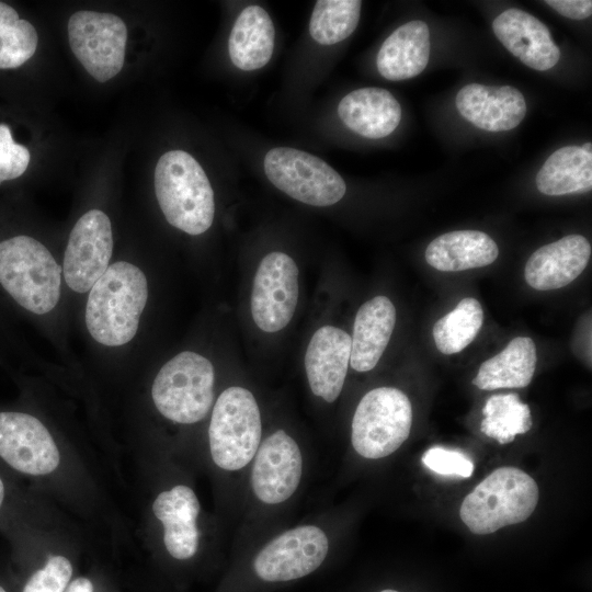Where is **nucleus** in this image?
<instances>
[{
  "mask_svg": "<svg viewBox=\"0 0 592 592\" xmlns=\"http://www.w3.org/2000/svg\"><path fill=\"white\" fill-rule=\"evenodd\" d=\"M148 298V283L136 265L117 261L91 287L86 326L106 346H121L136 334Z\"/></svg>",
  "mask_w": 592,
  "mask_h": 592,
  "instance_id": "f257e3e1",
  "label": "nucleus"
},
{
  "mask_svg": "<svg viewBox=\"0 0 592 592\" xmlns=\"http://www.w3.org/2000/svg\"><path fill=\"white\" fill-rule=\"evenodd\" d=\"M155 192L171 226L189 235H201L212 226L214 192L203 168L190 153L171 150L159 158Z\"/></svg>",
  "mask_w": 592,
  "mask_h": 592,
  "instance_id": "f03ea898",
  "label": "nucleus"
},
{
  "mask_svg": "<svg viewBox=\"0 0 592 592\" xmlns=\"http://www.w3.org/2000/svg\"><path fill=\"white\" fill-rule=\"evenodd\" d=\"M538 497L537 483L530 475L516 467H500L465 497L459 516L474 534H491L527 520Z\"/></svg>",
  "mask_w": 592,
  "mask_h": 592,
  "instance_id": "7ed1b4c3",
  "label": "nucleus"
},
{
  "mask_svg": "<svg viewBox=\"0 0 592 592\" xmlns=\"http://www.w3.org/2000/svg\"><path fill=\"white\" fill-rule=\"evenodd\" d=\"M61 267L36 239L20 235L0 242V284L26 310L44 315L59 301Z\"/></svg>",
  "mask_w": 592,
  "mask_h": 592,
  "instance_id": "20e7f679",
  "label": "nucleus"
},
{
  "mask_svg": "<svg viewBox=\"0 0 592 592\" xmlns=\"http://www.w3.org/2000/svg\"><path fill=\"white\" fill-rule=\"evenodd\" d=\"M214 464L237 471L252 462L262 441V421L253 394L241 386L226 388L217 398L208 428Z\"/></svg>",
  "mask_w": 592,
  "mask_h": 592,
  "instance_id": "39448f33",
  "label": "nucleus"
},
{
  "mask_svg": "<svg viewBox=\"0 0 592 592\" xmlns=\"http://www.w3.org/2000/svg\"><path fill=\"white\" fill-rule=\"evenodd\" d=\"M215 371L205 356L183 351L170 358L156 375L151 396L168 420L192 424L203 420L214 402Z\"/></svg>",
  "mask_w": 592,
  "mask_h": 592,
  "instance_id": "423d86ee",
  "label": "nucleus"
},
{
  "mask_svg": "<svg viewBox=\"0 0 592 592\" xmlns=\"http://www.w3.org/2000/svg\"><path fill=\"white\" fill-rule=\"evenodd\" d=\"M412 406L407 395L395 387H378L360 400L351 425L355 452L367 459L395 453L408 439Z\"/></svg>",
  "mask_w": 592,
  "mask_h": 592,
  "instance_id": "0eeeda50",
  "label": "nucleus"
},
{
  "mask_svg": "<svg viewBox=\"0 0 592 592\" xmlns=\"http://www.w3.org/2000/svg\"><path fill=\"white\" fill-rule=\"evenodd\" d=\"M263 168L275 187L307 205H333L346 191L342 177L327 162L295 148L271 149L264 157Z\"/></svg>",
  "mask_w": 592,
  "mask_h": 592,
  "instance_id": "6e6552de",
  "label": "nucleus"
},
{
  "mask_svg": "<svg viewBox=\"0 0 592 592\" xmlns=\"http://www.w3.org/2000/svg\"><path fill=\"white\" fill-rule=\"evenodd\" d=\"M72 53L99 82H106L123 68L127 27L115 14L78 11L68 22Z\"/></svg>",
  "mask_w": 592,
  "mask_h": 592,
  "instance_id": "1a4fd4ad",
  "label": "nucleus"
},
{
  "mask_svg": "<svg viewBox=\"0 0 592 592\" xmlns=\"http://www.w3.org/2000/svg\"><path fill=\"white\" fill-rule=\"evenodd\" d=\"M298 293L295 261L281 251L267 253L258 265L250 297L257 327L267 333L284 329L294 317Z\"/></svg>",
  "mask_w": 592,
  "mask_h": 592,
  "instance_id": "9d476101",
  "label": "nucleus"
},
{
  "mask_svg": "<svg viewBox=\"0 0 592 592\" xmlns=\"http://www.w3.org/2000/svg\"><path fill=\"white\" fill-rule=\"evenodd\" d=\"M329 551V538L316 525H300L283 532L257 554L253 569L266 582H284L318 569Z\"/></svg>",
  "mask_w": 592,
  "mask_h": 592,
  "instance_id": "9b49d317",
  "label": "nucleus"
},
{
  "mask_svg": "<svg viewBox=\"0 0 592 592\" xmlns=\"http://www.w3.org/2000/svg\"><path fill=\"white\" fill-rule=\"evenodd\" d=\"M113 251L110 218L100 209L83 214L70 231L62 272L67 285L87 293L107 270Z\"/></svg>",
  "mask_w": 592,
  "mask_h": 592,
  "instance_id": "f8f14e48",
  "label": "nucleus"
},
{
  "mask_svg": "<svg viewBox=\"0 0 592 592\" xmlns=\"http://www.w3.org/2000/svg\"><path fill=\"white\" fill-rule=\"evenodd\" d=\"M304 469L298 443L280 429L267 435L252 459L250 486L254 497L267 505L286 502L297 491Z\"/></svg>",
  "mask_w": 592,
  "mask_h": 592,
  "instance_id": "ddd939ff",
  "label": "nucleus"
},
{
  "mask_svg": "<svg viewBox=\"0 0 592 592\" xmlns=\"http://www.w3.org/2000/svg\"><path fill=\"white\" fill-rule=\"evenodd\" d=\"M0 457L34 476L49 474L59 465V452L48 430L23 412H0Z\"/></svg>",
  "mask_w": 592,
  "mask_h": 592,
  "instance_id": "4468645a",
  "label": "nucleus"
},
{
  "mask_svg": "<svg viewBox=\"0 0 592 592\" xmlns=\"http://www.w3.org/2000/svg\"><path fill=\"white\" fill-rule=\"evenodd\" d=\"M351 355V337L334 326H322L311 337L305 353V371L311 392L333 402L340 396Z\"/></svg>",
  "mask_w": 592,
  "mask_h": 592,
  "instance_id": "2eb2a0df",
  "label": "nucleus"
},
{
  "mask_svg": "<svg viewBox=\"0 0 592 592\" xmlns=\"http://www.w3.org/2000/svg\"><path fill=\"white\" fill-rule=\"evenodd\" d=\"M492 30L501 44L527 67L545 71L560 58L548 27L534 15L516 8L500 13Z\"/></svg>",
  "mask_w": 592,
  "mask_h": 592,
  "instance_id": "dca6fc26",
  "label": "nucleus"
},
{
  "mask_svg": "<svg viewBox=\"0 0 592 592\" xmlns=\"http://www.w3.org/2000/svg\"><path fill=\"white\" fill-rule=\"evenodd\" d=\"M455 103L465 119L488 132L513 129L526 114L523 94L510 86L469 83L458 91Z\"/></svg>",
  "mask_w": 592,
  "mask_h": 592,
  "instance_id": "f3484780",
  "label": "nucleus"
},
{
  "mask_svg": "<svg viewBox=\"0 0 592 592\" xmlns=\"http://www.w3.org/2000/svg\"><path fill=\"white\" fill-rule=\"evenodd\" d=\"M590 257L591 244L585 237L565 236L531 254L525 264V281L537 291L561 288L584 271Z\"/></svg>",
  "mask_w": 592,
  "mask_h": 592,
  "instance_id": "a211bd4d",
  "label": "nucleus"
},
{
  "mask_svg": "<svg viewBox=\"0 0 592 592\" xmlns=\"http://www.w3.org/2000/svg\"><path fill=\"white\" fill-rule=\"evenodd\" d=\"M200 508L195 492L184 485L162 491L153 501L152 511L163 525L164 546L175 559H189L197 551Z\"/></svg>",
  "mask_w": 592,
  "mask_h": 592,
  "instance_id": "6ab92c4d",
  "label": "nucleus"
},
{
  "mask_svg": "<svg viewBox=\"0 0 592 592\" xmlns=\"http://www.w3.org/2000/svg\"><path fill=\"white\" fill-rule=\"evenodd\" d=\"M396 323L391 300L378 295L357 310L351 338L350 365L356 372L373 369L386 350Z\"/></svg>",
  "mask_w": 592,
  "mask_h": 592,
  "instance_id": "aec40b11",
  "label": "nucleus"
},
{
  "mask_svg": "<svg viewBox=\"0 0 592 592\" xmlns=\"http://www.w3.org/2000/svg\"><path fill=\"white\" fill-rule=\"evenodd\" d=\"M338 114L349 129L378 139L399 125L401 106L389 91L369 87L348 93L339 103Z\"/></svg>",
  "mask_w": 592,
  "mask_h": 592,
  "instance_id": "412c9836",
  "label": "nucleus"
},
{
  "mask_svg": "<svg viewBox=\"0 0 592 592\" xmlns=\"http://www.w3.org/2000/svg\"><path fill=\"white\" fill-rule=\"evenodd\" d=\"M430 30L423 21H410L395 30L383 43L377 57L378 72L400 81L421 73L430 59Z\"/></svg>",
  "mask_w": 592,
  "mask_h": 592,
  "instance_id": "4be33fe9",
  "label": "nucleus"
},
{
  "mask_svg": "<svg viewBox=\"0 0 592 592\" xmlns=\"http://www.w3.org/2000/svg\"><path fill=\"white\" fill-rule=\"evenodd\" d=\"M499 254L497 243L478 230H457L432 240L425 250V260L442 272H458L487 266Z\"/></svg>",
  "mask_w": 592,
  "mask_h": 592,
  "instance_id": "5701e85b",
  "label": "nucleus"
},
{
  "mask_svg": "<svg viewBox=\"0 0 592 592\" xmlns=\"http://www.w3.org/2000/svg\"><path fill=\"white\" fill-rule=\"evenodd\" d=\"M275 29L269 13L260 5H248L237 18L228 41L232 64L251 71L265 66L273 54Z\"/></svg>",
  "mask_w": 592,
  "mask_h": 592,
  "instance_id": "b1692460",
  "label": "nucleus"
},
{
  "mask_svg": "<svg viewBox=\"0 0 592 592\" xmlns=\"http://www.w3.org/2000/svg\"><path fill=\"white\" fill-rule=\"evenodd\" d=\"M536 361L533 340L516 337L502 352L480 365L473 384L482 390L526 387L535 373Z\"/></svg>",
  "mask_w": 592,
  "mask_h": 592,
  "instance_id": "393cba45",
  "label": "nucleus"
},
{
  "mask_svg": "<svg viewBox=\"0 0 592 592\" xmlns=\"http://www.w3.org/2000/svg\"><path fill=\"white\" fill-rule=\"evenodd\" d=\"M546 195L584 193L592 187V153L579 146H565L553 152L535 179Z\"/></svg>",
  "mask_w": 592,
  "mask_h": 592,
  "instance_id": "a878e982",
  "label": "nucleus"
},
{
  "mask_svg": "<svg viewBox=\"0 0 592 592\" xmlns=\"http://www.w3.org/2000/svg\"><path fill=\"white\" fill-rule=\"evenodd\" d=\"M482 322L480 303L473 297L462 299L433 326L432 333L437 350L446 355L463 351L474 341Z\"/></svg>",
  "mask_w": 592,
  "mask_h": 592,
  "instance_id": "bb28decb",
  "label": "nucleus"
},
{
  "mask_svg": "<svg viewBox=\"0 0 592 592\" xmlns=\"http://www.w3.org/2000/svg\"><path fill=\"white\" fill-rule=\"evenodd\" d=\"M481 432L499 444L511 443L528 432L533 420L530 407L516 394L493 395L482 408Z\"/></svg>",
  "mask_w": 592,
  "mask_h": 592,
  "instance_id": "cd10ccee",
  "label": "nucleus"
},
{
  "mask_svg": "<svg viewBox=\"0 0 592 592\" xmlns=\"http://www.w3.org/2000/svg\"><path fill=\"white\" fill-rule=\"evenodd\" d=\"M358 0H319L309 23L311 37L321 45H333L349 37L360 20Z\"/></svg>",
  "mask_w": 592,
  "mask_h": 592,
  "instance_id": "c85d7f7f",
  "label": "nucleus"
},
{
  "mask_svg": "<svg viewBox=\"0 0 592 592\" xmlns=\"http://www.w3.org/2000/svg\"><path fill=\"white\" fill-rule=\"evenodd\" d=\"M37 43L35 27L20 19L11 5L0 2V69L22 66L34 55Z\"/></svg>",
  "mask_w": 592,
  "mask_h": 592,
  "instance_id": "c756f323",
  "label": "nucleus"
},
{
  "mask_svg": "<svg viewBox=\"0 0 592 592\" xmlns=\"http://www.w3.org/2000/svg\"><path fill=\"white\" fill-rule=\"evenodd\" d=\"M72 574L70 561L62 556H52L45 566L26 582L22 592H64Z\"/></svg>",
  "mask_w": 592,
  "mask_h": 592,
  "instance_id": "7c9ffc66",
  "label": "nucleus"
},
{
  "mask_svg": "<svg viewBox=\"0 0 592 592\" xmlns=\"http://www.w3.org/2000/svg\"><path fill=\"white\" fill-rule=\"evenodd\" d=\"M30 160L29 149L13 140L8 125L0 124V184L21 177Z\"/></svg>",
  "mask_w": 592,
  "mask_h": 592,
  "instance_id": "2f4dec72",
  "label": "nucleus"
},
{
  "mask_svg": "<svg viewBox=\"0 0 592 592\" xmlns=\"http://www.w3.org/2000/svg\"><path fill=\"white\" fill-rule=\"evenodd\" d=\"M422 463L432 471L443 476L468 478L473 475L474 463L465 454L440 446L428 449Z\"/></svg>",
  "mask_w": 592,
  "mask_h": 592,
  "instance_id": "473e14b6",
  "label": "nucleus"
},
{
  "mask_svg": "<svg viewBox=\"0 0 592 592\" xmlns=\"http://www.w3.org/2000/svg\"><path fill=\"white\" fill-rule=\"evenodd\" d=\"M545 3L559 14L572 20L588 19L592 14L590 0H546Z\"/></svg>",
  "mask_w": 592,
  "mask_h": 592,
  "instance_id": "72a5a7b5",
  "label": "nucleus"
},
{
  "mask_svg": "<svg viewBox=\"0 0 592 592\" xmlns=\"http://www.w3.org/2000/svg\"><path fill=\"white\" fill-rule=\"evenodd\" d=\"M584 322H578L579 329L576 331V337L573 341L577 344H573V350H578L577 355L580 357L589 358L591 362V319L590 314L588 319L583 320ZM578 356V357H579Z\"/></svg>",
  "mask_w": 592,
  "mask_h": 592,
  "instance_id": "f704fd0d",
  "label": "nucleus"
},
{
  "mask_svg": "<svg viewBox=\"0 0 592 592\" xmlns=\"http://www.w3.org/2000/svg\"><path fill=\"white\" fill-rule=\"evenodd\" d=\"M64 592H93V584L87 578H78Z\"/></svg>",
  "mask_w": 592,
  "mask_h": 592,
  "instance_id": "c9c22d12",
  "label": "nucleus"
},
{
  "mask_svg": "<svg viewBox=\"0 0 592 592\" xmlns=\"http://www.w3.org/2000/svg\"><path fill=\"white\" fill-rule=\"evenodd\" d=\"M3 498H4V486H3L2 480L0 479V506L2 504Z\"/></svg>",
  "mask_w": 592,
  "mask_h": 592,
  "instance_id": "e433bc0d",
  "label": "nucleus"
},
{
  "mask_svg": "<svg viewBox=\"0 0 592 592\" xmlns=\"http://www.w3.org/2000/svg\"><path fill=\"white\" fill-rule=\"evenodd\" d=\"M581 148H582L584 151L591 152V153H592V144H591V143L584 144L583 146H581Z\"/></svg>",
  "mask_w": 592,
  "mask_h": 592,
  "instance_id": "4c0bfd02",
  "label": "nucleus"
},
{
  "mask_svg": "<svg viewBox=\"0 0 592 592\" xmlns=\"http://www.w3.org/2000/svg\"><path fill=\"white\" fill-rule=\"evenodd\" d=\"M380 592H399V591H396V590H392V589H386V590H383Z\"/></svg>",
  "mask_w": 592,
  "mask_h": 592,
  "instance_id": "58836bf2",
  "label": "nucleus"
},
{
  "mask_svg": "<svg viewBox=\"0 0 592 592\" xmlns=\"http://www.w3.org/2000/svg\"><path fill=\"white\" fill-rule=\"evenodd\" d=\"M0 592H5V590L2 587H0Z\"/></svg>",
  "mask_w": 592,
  "mask_h": 592,
  "instance_id": "ea45409f",
  "label": "nucleus"
}]
</instances>
